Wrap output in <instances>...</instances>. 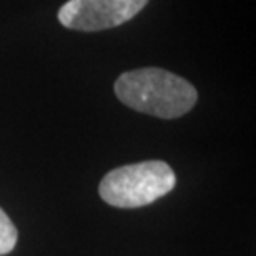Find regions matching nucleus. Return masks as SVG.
<instances>
[{
	"label": "nucleus",
	"mask_w": 256,
	"mask_h": 256,
	"mask_svg": "<svg viewBox=\"0 0 256 256\" xmlns=\"http://www.w3.org/2000/svg\"><path fill=\"white\" fill-rule=\"evenodd\" d=\"M18 232L12 223V220L7 216V213L0 208V256L10 253L17 244Z\"/></svg>",
	"instance_id": "20e7f679"
},
{
	"label": "nucleus",
	"mask_w": 256,
	"mask_h": 256,
	"mask_svg": "<svg viewBox=\"0 0 256 256\" xmlns=\"http://www.w3.org/2000/svg\"><path fill=\"white\" fill-rule=\"evenodd\" d=\"M176 176L165 162L150 160L125 165L102 178L98 193L105 203L116 208H140L170 193Z\"/></svg>",
	"instance_id": "f03ea898"
},
{
	"label": "nucleus",
	"mask_w": 256,
	"mask_h": 256,
	"mask_svg": "<svg viewBox=\"0 0 256 256\" xmlns=\"http://www.w3.org/2000/svg\"><path fill=\"white\" fill-rule=\"evenodd\" d=\"M148 0H68L58 10L60 24L82 32L114 28L140 14Z\"/></svg>",
	"instance_id": "7ed1b4c3"
},
{
	"label": "nucleus",
	"mask_w": 256,
	"mask_h": 256,
	"mask_svg": "<svg viewBox=\"0 0 256 256\" xmlns=\"http://www.w3.org/2000/svg\"><path fill=\"white\" fill-rule=\"evenodd\" d=\"M115 94L130 108L166 120L188 114L198 100L190 82L155 66L122 74L115 82Z\"/></svg>",
	"instance_id": "f257e3e1"
}]
</instances>
